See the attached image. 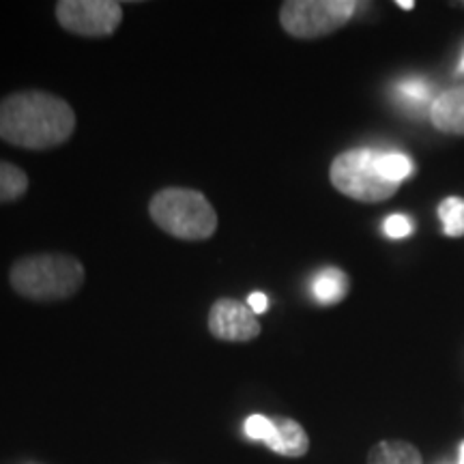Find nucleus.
Masks as SVG:
<instances>
[{
  "instance_id": "nucleus-17",
  "label": "nucleus",
  "mask_w": 464,
  "mask_h": 464,
  "mask_svg": "<svg viewBox=\"0 0 464 464\" xmlns=\"http://www.w3.org/2000/svg\"><path fill=\"white\" fill-rule=\"evenodd\" d=\"M382 230H385V235L390 239H404V237H409L413 232V222L406 216L396 213V216H390L382 222Z\"/></svg>"
},
{
  "instance_id": "nucleus-6",
  "label": "nucleus",
  "mask_w": 464,
  "mask_h": 464,
  "mask_svg": "<svg viewBox=\"0 0 464 464\" xmlns=\"http://www.w3.org/2000/svg\"><path fill=\"white\" fill-rule=\"evenodd\" d=\"M56 22L78 37L102 39L119 31L123 5L116 0H58Z\"/></svg>"
},
{
  "instance_id": "nucleus-7",
  "label": "nucleus",
  "mask_w": 464,
  "mask_h": 464,
  "mask_svg": "<svg viewBox=\"0 0 464 464\" xmlns=\"http://www.w3.org/2000/svg\"><path fill=\"white\" fill-rule=\"evenodd\" d=\"M208 334L219 342H252L256 340L263 327H260L256 314L246 301L222 297L211 305L207 318Z\"/></svg>"
},
{
  "instance_id": "nucleus-16",
  "label": "nucleus",
  "mask_w": 464,
  "mask_h": 464,
  "mask_svg": "<svg viewBox=\"0 0 464 464\" xmlns=\"http://www.w3.org/2000/svg\"><path fill=\"white\" fill-rule=\"evenodd\" d=\"M243 428H246L247 439L260 440V443H265L266 448H269L271 440L276 439V426H274V420H271V417L249 415L246 420V426Z\"/></svg>"
},
{
  "instance_id": "nucleus-19",
  "label": "nucleus",
  "mask_w": 464,
  "mask_h": 464,
  "mask_svg": "<svg viewBox=\"0 0 464 464\" xmlns=\"http://www.w3.org/2000/svg\"><path fill=\"white\" fill-rule=\"evenodd\" d=\"M398 7H402L404 11H411V9H413L415 7V3H413V0H398Z\"/></svg>"
},
{
  "instance_id": "nucleus-14",
  "label": "nucleus",
  "mask_w": 464,
  "mask_h": 464,
  "mask_svg": "<svg viewBox=\"0 0 464 464\" xmlns=\"http://www.w3.org/2000/svg\"><path fill=\"white\" fill-rule=\"evenodd\" d=\"M439 218L443 222V230L448 237L464 235V200L458 196L445 198L439 205Z\"/></svg>"
},
{
  "instance_id": "nucleus-2",
  "label": "nucleus",
  "mask_w": 464,
  "mask_h": 464,
  "mask_svg": "<svg viewBox=\"0 0 464 464\" xmlns=\"http://www.w3.org/2000/svg\"><path fill=\"white\" fill-rule=\"evenodd\" d=\"M84 277V265L72 254H28L9 266L14 293L34 304L72 299L82 288Z\"/></svg>"
},
{
  "instance_id": "nucleus-18",
  "label": "nucleus",
  "mask_w": 464,
  "mask_h": 464,
  "mask_svg": "<svg viewBox=\"0 0 464 464\" xmlns=\"http://www.w3.org/2000/svg\"><path fill=\"white\" fill-rule=\"evenodd\" d=\"M247 305L252 307L254 314L260 316V314H265L266 310H269V297H266L265 293H252L247 297Z\"/></svg>"
},
{
  "instance_id": "nucleus-4",
  "label": "nucleus",
  "mask_w": 464,
  "mask_h": 464,
  "mask_svg": "<svg viewBox=\"0 0 464 464\" xmlns=\"http://www.w3.org/2000/svg\"><path fill=\"white\" fill-rule=\"evenodd\" d=\"M376 150L355 149L346 150L332 161L329 179L340 194L359 202H382L396 194L400 185L390 183L376 172Z\"/></svg>"
},
{
  "instance_id": "nucleus-12",
  "label": "nucleus",
  "mask_w": 464,
  "mask_h": 464,
  "mask_svg": "<svg viewBox=\"0 0 464 464\" xmlns=\"http://www.w3.org/2000/svg\"><path fill=\"white\" fill-rule=\"evenodd\" d=\"M28 174L20 166L0 160V205L24 198L28 191Z\"/></svg>"
},
{
  "instance_id": "nucleus-10",
  "label": "nucleus",
  "mask_w": 464,
  "mask_h": 464,
  "mask_svg": "<svg viewBox=\"0 0 464 464\" xmlns=\"http://www.w3.org/2000/svg\"><path fill=\"white\" fill-rule=\"evenodd\" d=\"M310 288L318 304H338L348 290V277L344 271L335 269V266H324V269L312 277Z\"/></svg>"
},
{
  "instance_id": "nucleus-9",
  "label": "nucleus",
  "mask_w": 464,
  "mask_h": 464,
  "mask_svg": "<svg viewBox=\"0 0 464 464\" xmlns=\"http://www.w3.org/2000/svg\"><path fill=\"white\" fill-rule=\"evenodd\" d=\"M276 426V439L271 440L269 450L277 456L301 458L310 450V439L299 421L290 417H271Z\"/></svg>"
},
{
  "instance_id": "nucleus-21",
  "label": "nucleus",
  "mask_w": 464,
  "mask_h": 464,
  "mask_svg": "<svg viewBox=\"0 0 464 464\" xmlns=\"http://www.w3.org/2000/svg\"><path fill=\"white\" fill-rule=\"evenodd\" d=\"M458 69H460V72L464 73V52H462V61H460V67H458Z\"/></svg>"
},
{
  "instance_id": "nucleus-13",
  "label": "nucleus",
  "mask_w": 464,
  "mask_h": 464,
  "mask_svg": "<svg viewBox=\"0 0 464 464\" xmlns=\"http://www.w3.org/2000/svg\"><path fill=\"white\" fill-rule=\"evenodd\" d=\"M374 166L376 172H379L385 181L398 185L402 183L406 177H411L415 170L411 158H406L404 153H398V150H376Z\"/></svg>"
},
{
  "instance_id": "nucleus-1",
  "label": "nucleus",
  "mask_w": 464,
  "mask_h": 464,
  "mask_svg": "<svg viewBox=\"0 0 464 464\" xmlns=\"http://www.w3.org/2000/svg\"><path fill=\"white\" fill-rule=\"evenodd\" d=\"M72 103L54 92L26 89L0 100V140L17 149L50 150L65 144L75 131Z\"/></svg>"
},
{
  "instance_id": "nucleus-11",
  "label": "nucleus",
  "mask_w": 464,
  "mask_h": 464,
  "mask_svg": "<svg viewBox=\"0 0 464 464\" xmlns=\"http://www.w3.org/2000/svg\"><path fill=\"white\" fill-rule=\"evenodd\" d=\"M368 464H423L420 450L406 440L390 439L376 443L368 454Z\"/></svg>"
},
{
  "instance_id": "nucleus-15",
  "label": "nucleus",
  "mask_w": 464,
  "mask_h": 464,
  "mask_svg": "<svg viewBox=\"0 0 464 464\" xmlns=\"http://www.w3.org/2000/svg\"><path fill=\"white\" fill-rule=\"evenodd\" d=\"M396 95L398 100L406 103H417V106H432V86L421 78H406L402 82L396 84Z\"/></svg>"
},
{
  "instance_id": "nucleus-20",
  "label": "nucleus",
  "mask_w": 464,
  "mask_h": 464,
  "mask_svg": "<svg viewBox=\"0 0 464 464\" xmlns=\"http://www.w3.org/2000/svg\"><path fill=\"white\" fill-rule=\"evenodd\" d=\"M458 464H464V440L460 443V450H458Z\"/></svg>"
},
{
  "instance_id": "nucleus-3",
  "label": "nucleus",
  "mask_w": 464,
  "mask_h": 464,
  "mask_svg": "<svg viewBox=\"0 0 464 464\" xmlns=\"http://www.w3.org/2000/svg\"><path fill=\"white\" fill-rule=\"evenodd\" d=\"M149 216L166 235L181 241H207L218 232L219 218L207 196L189 188H164L149 202Z\"/></svg>"
},
{
  "instance_id": "nucleus-5",
  "label": "nucleus",
  "mask_w": 464,
  "mask_h": 464,
  "mask_svg": "<svg viewBox=\"0 0 464 464\" xmlns=\"http://www.w3.org/2000/svg\"><path fill=\"white\" fill-rule=\"evenodd\" d=\"M355 11V0H288L280 7V24L290 37L316 39L340 31Z\"/></svg>"
},
{
  "instance_id": "nucleus-8",
  "label": "nucleus",
  "mask_w": 464,
  "mask_h": 464,
  "mask_svg": "<svg viewBox=\"0 0 464 464\" xmlns=\"http://www.w3.org/2000/svg\"><path fill=\"white\" fill-rule=\"evenodd\" d=\"M430 119L437 130L464 136V86L450 89L434 97Z\"/></svg>"
}]
</instances>
